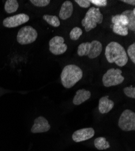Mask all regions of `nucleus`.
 <instances>
[{"label": "nucleus", "instance_id": "nucleus-2", "mask_svg": "<svg viewBox=\"0 0 135 151\" xmlns=\"http://www.w3.org/2000/svg\"><path fill=\"white\" fill-rule=\"evenodd\" d=\"M83 76L82 70L77 65L70 64L64 67L61 74V83L66 88H71Z\"/></svg>", "mask_w": 135, "mask_h": 151}, {"label": "nucleus", "instance_id": "nucleus-27", "mask_svg": "<svg viewBox=\"0 0 135 151\" xmlns=\"http://www.w3.org/2000/svg\"><path fill=\"white\" fill-rule=\"evenodd\" d=\"M122 2L125 3L126 4H130V5H132V6L135 5V1H134V0H122Z\"/></svg>", "mask_w": 135, "mask_h": 151}, {"label": "nucleus", "instance_id": "nucleus-13", "mask_svg": "<svg viewBox=\"0 0 135 151\" xmlns=\"http://www.w3.org/2000/svg\"><path fill=\"white\" fill-rule=\"evenodd\" d=\"M73 12V3L70 1H66L61 6L59 17L63 20H66L70 18Z\"/></svg>", "mask_w": 135, "mask_h": 151}, {"label": "nucleus", "instance_id": "nucleus-14", "mask_svg": "<svg viewBox=\"0 0 135 151\" xmlns=\"http://www.w3.org/2000/svg\"><path fill=\"white\" fill-rule=\"evenodd\" d=\"M91 97L90 91L85 89L78 90L75 97L73 99V104L75 105H79L86 100H89Z\"/></svg>", "mask_w": 135, "mask_h": 151}, {"label": "nucleus", "instance_id": "nucleus-9", "mask_svg": "<svg viewBox=\"0 0 135 151\" xmlns=\"http://www.w3.org/2000/svg\"><path fill=\"white\" fill-rule=\"evenodd\" d=\"M30 18L25 14H19L6 18L3 21V26L7 28H14L29 21Z\"/></svg>", "mask_w": 135, "mask_h": 151}, {"label": "nucleus", "instance_id": "nucleus-24", "mask_svg": "<svg viewBox=\"0 0 135 151\" xmlns=\"http://www.w3.org/2000/svg\"><path fill=\"white\" fill-rule=\"evenodd\" d=\"M90 3L97 7H105L107 5V0H90Z\"/></svg>", "mask_w": 135, "mask_h": 151}, {"label": "nucleus", "instance_id": "nucleus-11", "mask_svg": "<svg viewBox=\"0 0 135 151\" xmlns=\"http://www.w3.org/2000/svg\"><path fill=\"white\" fill-rule=\"evenodd\" d=\"M50 129L51 125L47 120L43 116H40L35 119L31 132L33 134L43 133L48 131Z\"/></svg>", "mask_w": 135, "mask_h": 151}, {"label": "nucleus", "instance_id": "nucleus-26", "mask_svg": "<svg viewBox=\"0 0 135 151\" xmlns=\"http://www.w3.org/2000/svg\"><path fill=\"white\" fill-rule=\"evenodd\" d=\"M120 20L122 25H123V26L126 27L127 26V25L129 24V19L126 15L120 14Z\"/></svg>", "mask_w": 135, "mask_h": 151}, {"label": "nucleus", "instance_id": "nucleus-6", "mask_svg": "<svg viewBox=\"0 0 135 151\" xmlns=\"http://www.w3.org/2000/svg\"><path fill=\"white\" fill-rule=\"evenodd\" d=\"M118 126L124 131H131L135 130V113L130 109H126L121 114Z\"/></svg>", "mask_w": 135, "mask_h": 151}, {"label": "nucleus", "instance_id": "nucleus-3", "mask_svg": "<svg viewBox=\"0 0 135 151\" xmlns=\"http://www.w3.org/2000/svg\"><path fill=\"white\" fill-rule=\"evenodd\" d=\"M103 21V15L100 9L92 7L89 9L82 20V25L84 27L85 31L88 32L95 29L97 24H101Z\"/></svg>", "mask_w": 135, "mask_h": 151}, {"label": "nucleus", "instance_id": "nucleus-10", "mask_svg": "<svg viewBox=\"0 0 135 151\" xmlns=\"http://www.w3.org/2000/svg\"><path fill=\"white\" fill-rule=\"evenodd\" d=\"M95 135V130L92 128H86L77 130L73 132L72 139L76 143L86 141Z\"/></svg>", "mask_w": 135, "mask_h": 151}, {"label": "nucleus", "instance_id": "nucleus-25", "mask_svg": "<svg viewBox=\"0 0 135 151\" xmlns=\"http://www.w3.org/2000/svg\"><path fill=\"white\" fill-rule=\"evenodd\" d=\"M75 2L82 8H88L90 6V3L89 0H75Z\"/></svg>", "mask_w": 135, "mask_h": 151}, {"label": "nucleus", "instance_id": "nucleus-16", "mask_svg": "<svg viewBox=\"0 0 135 151\" xmlns=\"http://www.w3.org/2000/svg\"><path fill=\"white\" fill-rule=\"evenodd\" d=\"M94 145L98 150H105L110 147V143L105 137H97L94 141Z\"/></svg>", "mask_w": 135, "mask_h": 151}, {"label": "nucleus", "instance_id": "nucleus-4", "mask_svg": "<svg viewBox=\"0 0 135 151\" xmlns=\"http://www.w3.org/2000/svg\"><path fill=\"white\" fill-rule=\"evenodd\" d=\"M102 51L103 45L101 42L96 40L92 41L91 42H83L78 47V56H88L90 59H95L99 56Z\"/></svg>", "mask_w": 135, "mask_h": 151}, {"label": "nucleus", "instance_id": "nucleus-17", "mask_svg": "<svg viewBox=\"0 0 135 151\" xmlns=\"http://www.w3.org/2000/svg\"><path fill=\"white\" fill-rule=\"evenodd\" d=\"M19 7V4L17 0H7L6 1L4 9L7 14L15 12Z\"/></svg>", "mask_w": 135, "mask_h": 151}, {"label": "nucleus", "instance_id": "nucleus-8", "mask_svg": "<svg viewBox=\"0 0 135 151\" xmlns=\"http://www.w3.org/2000/svg\"><path fill=\"white\" fill-rule=\"evenodd\" d=\"M67 48V45L64 44V37L62 36H56L49 41V50L54 55L64 54Z\"/></svg>", "mask_w": 135, "mask_h": 151}, {"label": "nucleus", "instance_id": "nucleus-19", "mask_svg": "<svg viewBox=\"0 0 135 151\" xmlns=\"http://www.w3.org/2000/svg\"><path fill=\"white\" fill-rule=\"evenodd\" d=\"M113 32L120 36H127L129 34V29L126 26L122 24H114L113 26Z\"/></svg>", "mask_w": 135, "mask_h": 151}, {"label": "nucleus", "instance_id": "nucleus-12", "mask_svg": "<svg viewBox=\"0 0 135 151\" xmlns=\"http://www.w3.org/2000/svg\"><path fill=\"white\" fill-rule=\"evenodd\" d=\"M114 105V102L112 100H110L108 96H104L100 99L98 109L101 114H107L113 109Z\"/></svg>", "mask_w": 135, "mask_h": 151}, {"label": "nucleus", "instance_id": "nucleus-22", "mask_svg": "<svg viewBox=\"0 0 135 151\" xmlns=\"http://www.w3.org/2000/svg\"><path fill=\"white\" fill-rule=\"evenodd\" d=\"M127 53L133 64L135 63V43L133 42L127 49Z\"/></svg>", "mask_w": 135, "mask_h": 151}, {"label": "nucleus", "instance_id": "nucleus-7", "mask_svg": "<svg viewBox=\"0 0 135 151\" xmlns=\"http://www.w3.org/2000/svg\"><path fill=\"white\" fill-rule=\"evenodd\" d=\"M37 37V31L32 26H26L19 30L17 35V41L21 45L30 44L35 42Z\"/></svg>", "mask_w": 135, "mask_h": 151}, {"label": "nucleus", "instance_id": "nucleus-18", "mask_svg": "<svg viewBox=\"0 0 135 151\" xmlns=\"http://www.w3.org/2000/svg\"><path fill=\"white\" fill-rule=\"evenodd\" d=\"M43 18L44 21H45L49 25H51L52 27H58L60 26V21L58 17L56 16L44 15Z\"/></svg>", "mask_w": 135, "mask_h": 151}, {"label": "nucleus", "instance_id": "nucleus-20", "mask_svg": "<svg viewBox=\"0 0 135 151\" xmlns=\"http://www.w3.org/2000/svg\"><path fill=\"white\" fill-rule=\"evenodd\" d=\"M82 35V30L78 27L73 28L70 33V37L72 41H77Z\"/></svg>", "mask_w": 135, "mask_h": 151}, {"label": "nucleus", "instance_id": "nucleus-23", "mask_svg": "<svg viewBox=\"0 0 135 151\" xmlns=\"http://www.w3.org/2000/svg\"><path fill=\"white\" fill-rule=\"evenodd\" d=\"M30 2L36 7H45L50 3V0H30Z\"/></svg>", "mask_w": 135, "mask_h": 151}, {"label": "nucleus", "instance_id": "nucleus-15", "mask_svg": "<svg viewBox=\"0 0 135 151\" xmlns=\"http://www.w3.org/2000/svg\"><path fill=\"white\" fill-rule=\"evenodd\" d=\"M126 15L129 19V24L127 27L129 30L134 32L135 31V9L133 10H126L121 14Z\"/></svg>", "mask_w": 135, "mask_h": 151}, {"label": "nucleus", "instance_id": "nucleus-1", "mask_svg": "<svg viewBox=\"0 0 135 151\" xmlns=\"http://www.w3.org/2000/svg\"><path fill=\"white\" fill-rule=\"evenodd\" d=\"M105 55L109 63H115L119 67H124L128 62V56L124 48L117 42H110L105 48Z\"/></svg>", "mask_w": 135, "mask_h": 151}, {"label": "nucleus", "instance_id": "nucleus-21", "mask_svg": "<svg viewBox=\"0 0 135 151\" xmlns=\"http://www.w3.org/2000/svg\"><path fill=\"white\" fill-rule=\"evenodd\" d=\"M124 93L127 97L130 98H135V88L133 87V86H130L124 88Z\"/></svg>", "mask_w": 135, "mask_h": 151}, {"label": "nucleus", "instance_id": "nucleus-5", "mask_svg": "<svg viewBox=\"0 0 135 151\" xmlns=\"http://www.w3.org/2000/svg\"><path fill=\"white\" fill-rule=\"evenodd\" d=\"M125 78L122 76V70L118 68H110L104 74L103 83L105 87L118 85L124 82Z\"/></svg>", "mask_w": 135, "mask_h": 151}]
</instances>
